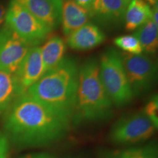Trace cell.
<instances>
[{"mask_svg":"<svg viewBox=\"0 0 158 158\" xmlns=\"http://www.w3.org/2000/svg\"><path fill=\"white\" fill-rule=\"evenodd\" d=\"M92 16L89 12L77 5L74 0H64L61 13L64 35L68 37L71 33L87 23Z\"/></svg>","mask_w":158,"mask_h":158,"instance_id":"cell-12","label":"cell"},{"mask_svg":"<svg viewBox=\"0 0 158 158\" xmlns=\"http://www.w3.org/2000/svg\"><path fill=\"white\" fill-rule=\"evenodd\" d=\"M155 129L143 111L137 112L119 118L110 130V139L118 144L139 143L151 138Z\"/></svg>","mask_w":158,"mask_h":158,"instance_id":"cell-6","label":"cell"},{"mask_svg":"<svg viewBox=\"0 0 158 158\" xmlns=\"http://www.w3.org/2000/svg\"><path fill=\"white\" fill-rule=\"evenodd\" d=\"M5 25L31 47L38 46L52 31L15 0L7 9Z\"/></svg>","mask_w":158,"mask_h":158,"instance_id":"cell-5","label":"cell"},{"mask_svg":"<svg viewBox=\"0 0 158 158\" xmlns=\"http://www.w3.org/2000/svg\"><path fill=\"white\" fill-rule=\"evenodd\" d=\"M94 1V0H74V2L77 4V5L89 12L91 14H92V5H93Z\"/></svg>","mask_w":158,"mask_h":158,"instance_id":"cell-22","label":"cell"},{"mask_svg":"<svg viewBox=\"0 0 158 158\" xmlns=\"http://www.w3.org/2000/svg\"><path fill=\"white\" fill-rule=\"evenodd\" d=\"M127 5L122 0H94L92 16L106 23H119L124 19Z\"/></svg>","mask_w":158,"mask_h":158,"instance_id":"cell-13","label":"cell"},{"mask_svg":"<svg viewBox=\"0 0 158 158\" xmlns=\"http://www.w3.org/2000/svg\"><path fill=\"white\" fill-rule=\"evenodd\" d=\"M67 44L62 37L54 36L49 38L40 47L43 64V74L56 67L64 58Z\"/></svg>","mask_w":158,"mask_h":158,"instance_id":"cell-14","label":"cell"},{"mask_svg":"<svg viewBox=\"0 0 158 158\" xmlns=\"http://www.w3.org/2000/svg\"><path fill=\"white\" fill-rule=\"evenodd\" d=\"M9 143L7 136L0 133V158H7Z\"/></svg>","mask_w":158,"mask_h":158,"instance_id":"cell-21","label":"cell"},{"mask_svg":"<svg viewBox=\"0 0 158 158\" xmlns=\"http://www.w3.org/2000/svg\"><path fill=\"white\" fill-rule=\"evenodd\" d=\"M21 158H54V157L48 153H36L26 155Z\"/></svg>","mask_w":158,"mask_h":158,"instance_id":"cell-24","label":"cell"},{"mask_svg":"<svg viewBox=\"0 0 158 158\" xmlns=\"http://www.w3.org/2000/svg\"><path fill=\"white\" fill-rule=\"evenodd\" d=\"M53 31L61 23L63 0H15Z\"/></svg>","mask_w":158,"mask_h":158,"instance_id":"cell-10","label":"cell"},{"mask_svg":"<svg viewBox=\"0 0 158 158\" xmlns=\"http://www.w3.org/2000/svg\"><path fill=\"white\" fill-rule=\"evenodd\" d=\"M114 43L116 46L128 54L138 55L141 54L143 49L139 41L134 35H123L117 37L114 40Z\"/></svg>","mask_w":158,"mask_h":158,"instance_id":"cell-18","label":"cell"},{"mask_svg":"<svg viewBox=\"0 0 158 158\" xmlns=\"http://www.w3.org/2000/svg\"><path fill=\"white\" fill-rule=\"evenodd\" d=\"M143 113L152 122L157 128L158 125V98L157 95L153 96L146 105Z\"/></svg>","mask_w":158,"mask_h":158,"instance_id":"cell-20","label":"cell"},{"mask_svg":"<svg viewBox=\"0 0 158 158\" xmlns=\"http://www.w3.org/2000/svg\"><path fill=\"white\" fill-rule=\"evenodd\" d=\"M78 71L73 59L64 58L56 67L43 74L26 93L71 122L76 109Z\"/></svg>","mask_w":158,"mask_h":158,"instance_id":"cell-2","label":"cell"},{"mask_svg":"<svg viewBox=\"0 0 158 158\" xmlns=\"http://www.w3.org/2000/svg\"><path fill=\"white\" fill-rule=\"evenodd\" d=\"M30 47L5 25L0 28V71L14 75Z\"/></svg>","mask_w":158,"mask_h":158,"instance_id":"cell-8","label":"cell"},{"mask_svg":"<svg viewBox=\"0 0 158 158\" xmlns=\"http://www.w3.org/2000/svg\"><path fill=\"white\" fill-rule=\"evenodd\" d=\"M115 158H157L155 147L133 148L122 152Z\"/></svg>","mask_w":158,"mask_h":158,"instance_id":"cell-19","label":"cell"},{"mask_svg":"<svg viewBox=\"0 0 158 158\" xmlns=\"http://www.w3.org/2000/svg\"><path fill=\"white\" fill-rule=\"evenodd\" d=\"M100 76L110 100L117 107L125 106L134 94L122 63V54L110 48L102 53L99 62Z\"/></svg>","mask_w":158,"mask_h":158,"instance_id":"cell-4","label":"cell"},{"mask_svg":"<svg viewBox=\"0 0 158 158\" xmlns=\"http://www.w3.org/2000/svg\"><path fill=\"white\" fill-rule=\"evenodd\" d=\"M113 106L100 79L99 62L95 59H88L79 68L73 120L79 122L106 119L111 114Z\"/></svg>","mask_w":158,"mask_h":158,"instance_id":"cell-3","label":"cell"},{"mask_svg":"<svg viewBox=\"0 0 158 158\" xmlns=\"http://www.w3.org/2000/svg\"><path fill=\"white\" fill-rule=\"evenodd\" d=\"M70 124L69 120L25 93L6 111L4 127L18 145L37 147L62 138Z\"/></svg>","mask_w":158,"mask_h":158,"instance_id":"cell-1","label":"cell"},{"mask_svg":"<svg viewBox=\"0 0 158 158\" xmlns=\"http://www.w3.org/2000/svg\"><path fill=\"white\" fill-rule=\"evenodd\" d=\"M122 1H123L124 3H126L127 5H128V4H129L130 2H131V0H122Z\"/></svg>","mask_w":158,"mask_h":158,"instance_id":"cell-26","label":"cell"},{"mask_svg":"<svg viewBox=\"0 0 158 158\" xmlns=\"http://www.w3.org/2000/svg\"><path fill=\"white\" fill-rule=\"evenodd\" d=\"M134 36L138 39L143 51L149 54H155L158 46V24L152 20L148 21L134 33Z\"/></svg>","mask_w":158,"mask_h":158,"instance_id":"cell-17","label":"cell"},{"mask_svg":"<svg viewBox=\"0 0 158 158\" xmlns=\"http://www.w3.org/2000/svg\"><path fill=\"white\" fill-rule=\"evenodd\" d=\"M19 96L14 75L0 71V114L7 111Z\"/></svg>","mask_w":158,"mask_h":158,"instance_id":"cell-16","label":"cell"},{"mask_svg":"<svg viewBox=\"0 0 158 158\" xmlns=\"http://www.w3.org/2000/svg\"><path fill=\"white\" fill-rule=\"evenodd\" d=\"M147 4H149L150 5L155 6V5H157V1L158 0H144Z\"/></svg>","mask_w":158,"mask_h":158,"instance_id":"cell-25","label":"cell"},{"mask_svg":"<svg viewBox=\"0 0 158 158\" xmlns=\"http://www.w3.org/2000/svg\"><path fill=\"white\" fill-rule=\"evenodd\" d=\"M43 76L40 46L30 47L14 76L20 94H23Z\"/></svg>","mask_w":158,"mask_h":158,"instance_id":"cell-9","label":"cell"},{"mask_svg":"<svg viewBox=\"0 0 158 158\" xmlns=\"http://www.w3.org/2000/svg\"><path fill=\"white\" fill-rule=\"evenodd\" d=\"M6 13H7V8L5 5L0 2V28H2L4 23H5Z\"/></svg>","mask_w":158,"mask_h":158,"instance_id":"cell-23","label":"cell"},{"mask_svg":"<svg viewBox=\"0 0 158 158\" xmlns=\"http://www.w3.org/2000/svg\"><path fill=\"white\" fill-rule=\"evenodd\" d=\"M67 37V43L69 46L78 51L94 48L106 40V35L101 29L91 23H86Z\"/></svg>","mask_w":158,"mask_h":158,"instance_id":"cell-11","label":"cell"},{"mask_svg":"<svg viewBox=\"0 0 158 158\" xmlns=\"http://www.w3.org/2000/svg\"><path fill=\"white\" fill-rule=\"evenodd\" d=\"M152 10L144 0H131L124 14L126 29L135 30L152 20Z\"/></svg>","mask_w":158,"mask_h":158,"instance_id":"cell-15","label":"cell"},{"mask_svg":"<svg viewBox=\"0 0 158 158\" xmlns=\"http://www.w3.org/2000/svg\"><path fill=\"white\" fill-rule=\"evenodd\" d=\"M128 81L134 96L145 93L152 86L157 75V63L151 57L146 55H122Z\"/></svg>","mask_w":158,"mask_h":158,"instance_id":"cell-7","label":"cell"}]
</instances>
